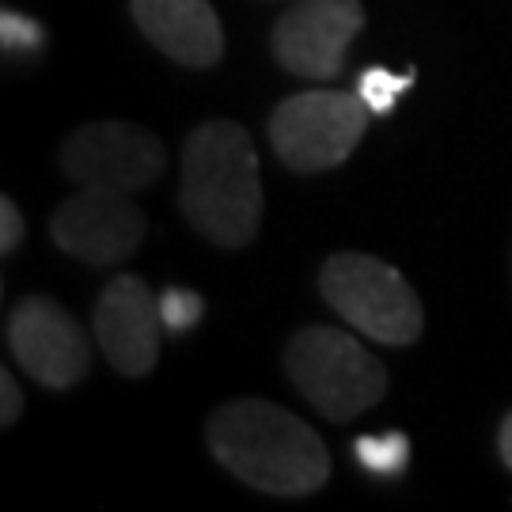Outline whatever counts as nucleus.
<instances>
[{"instance_id": "nucleus-3", "label": "nucleus", "mask_w": 512, "mask_h": 512, "mask_svg": "<svg viewBox=\"0 0 512 512\" xmlns=\"http://www.w3.org/2000/svg\"><path fill=\"white\" fill-rule=\"evenodd\" d=\"M293 387L327 421H353L380 406L387 395V368L353 334L338 327H300L285 349Z\"/></svg>"}, {"instance_id": "nucleus-12", "label": "nucleus", "mask_w": 512, "mask_h": 512, "mask_svg": "<svg viewBox=\"0 0 512 512\" xmlns=\"http://www.w3.org/2000/svg\"><path fill=\"white\" fill-rule=\"evenodd\" d=\"M23 243V213L12 198H0V255H16Z\"/></svg>"}, {"instance_id": "nucleus-15", "label": "nucleus", "mask_w": 512, "mask_h": 512, "mask_svg": "<svg viewBox=\"0 0 512 512\" xmlns=\"http://www.w3.org/2000/svg\"><path fill=\"white\" fill-rule=\"evenodd\" d=\"M497 452H501V463L512 471V410L505 414L501 429H497Z\"/></svg>"}, {"instance_id": "nucleus-1", "label": "nucleus", "mask_w": 512, "mask_h": 512, "mask_svg": "<svg viewBox=\"0 0 512 512\" xmlns=\"http://www.w3.org/2000/svg\"><path fill=\"white\" fill-rule=\"evenodd\" d=\"M205 444L220 467L270 497H308L330 482L323 437L293 410L266 399H232L205 421Z\"/></svg>"}, {"instance_id": "nucleus-4", "label": "nucleus", "mask_w": 512, "mask_h": 512, "mask_svg": "<svg viewBox=\"0 0 512 512\" xmlns=\"http://www.w3.org/2000/svg\"><path fill=\"white\" fill-rule=\"evenodd\" d=\"M319 296L349 327L380 346H414L425 330V308L414 285L391 262L365 251H338L319 270Z\"/></svg>"}, {"instance_id": "nucleus-6", "label": "nucleus", "mask_w": 512, "mask_h": 512, "mask_svg": "<svg viewBox=\"0 0 512 512\" xmlns=\"http://www.w3.org/2000/svg\"><path fill=\"white\" fill-rule=\"evenodd\" d=\"M167 152L137 122H88L61 145V171L76 186L141 194L164 175Z\"/></svg>"}, {"instance_id": "nucleus-2", "label": "nucleus", "mask_w": 512, "mask_h": 512, "mask_svg": "<svg viewBox=\"0 0 512 512\" xmlns=\"http://www.w3.org/2000/svg\"><path fill=\"white\" fill-rule=\"evenodd\" d=\"M179 209L213 247L239 251L258 236L266 198L251 133L232 118L202 122L179 160Z\"/></svg>"}, {"instance_id": "nucleus-10", "label": "nucleus", "mask_w": 512, "mask_h": 512, "mask_svg": "<svg viewBox=\"0 0 512 512\" xmlns=\"http://www.w3.org/2000/svg\"><path fill=\"white\" fill-rule=\"evenodd\" d=\"M95 342L118 376L141 380L160 365L164 346V304L145 277L118 274L95 300Z\"/></svg>"}, {"instance_id": "nucleus-5", "label": "nucleus", "mask_w": 512, "mask_h": 512, "mask_svg": "<svg viewBox=\"0 0 512 512\" xmlns=\"http://www.w3.org/2000/svg\"><path fill=\"white\" fill-rule=\"evenodd\" d=\"M372 107L353 92H300L281 99L266 122V137L281 164L300 175L342 167L368 133Z\"/></svg>"}, {"instance_id": "nucleus-13", "label": "nucleus", "mask_w": 512, "mask_h": 512, "mask_svg": "<svg viewBox=\"0 0 512 512\" xmlns=\"http://www.w3.org/2000/svg\"><path fill=\"white\" fill-rule=\"evenodd\" d=\"M23 414V391H19L16 376L8 368H0V425L12 429Z\"/></svg>"}, {"instance_id": "nucleus-8", "label": "nucleus", "mask_w": 512, "mask_h": 512, "mask_svg": "<svg viewBox=\"0 0 512 512\" xmlns=\"http://www.w3.org/2000/svg\"><path fill=\"white\" fill-rule=\"evenodd\" d=\"M8 349L27 376L50 391H69L92 372L88 334L50 296H23L8 311Z\"/></svg>"}, {"instance_id": "nucleus-9", "label": "nucleus", "mask_w": 512, "mask_h": 512, "mask_svg": "<svg viewBox=\"0 0 512 512\" xmlns=\"http://www.w3.org/2000/svg\"><path fill=\"white\" fill-rule=\"evenodd\" d=\"M365 19L361 0H296L270 31L277 65L304 80L342 76L349 46L365 31Z\"/></svg>"}, {"instance_id": "nucleus-14", "label": "nucleus", "mask_w": 512, "mask_h": 512, "mask_svg": "<svg viewBox=\"0 0 512 512\" xmlns=\"http://www.w3.org/2000/svg\"><path fill=\"white\" fill-rule=\"evenodd\" d=\"M406 80H391L387 73H372L365 76V84H361V95L368 99V107L372 110H387L391 107V95H395V88H403Z\"/></svg>"}, {"instance_id": "nucleus-7", "label": "nucleus", "mask_w": 512, "mask_h": 512, "mask_svg": "<svg viewBox=\"0 0 512 512\" xmlns=\"http://www.w3.org/2000/svg\"><path fill=\"white\" fill-rule=\"evenodd\" d=\"M148 232V220L141 205L118 190H95V186H76L65 202L50 217V236L69 258L107 270L122 266Z\"/></svg>"}, {"instance_id": "nucleus-11", "label": "nucleus", "mask_w": 512, "mask_h": 512, "mask_svg": "<svg viewBox=\"0 0 512 512\" xmlns=\"http://www.w3.org/2000/svg\"><path fill=\"white\" fill-rule=\"evenodd\" d=\"M137 31L186 69H213L224 57V27L209 0H129Z\"/></svg>"}]
</instances>
